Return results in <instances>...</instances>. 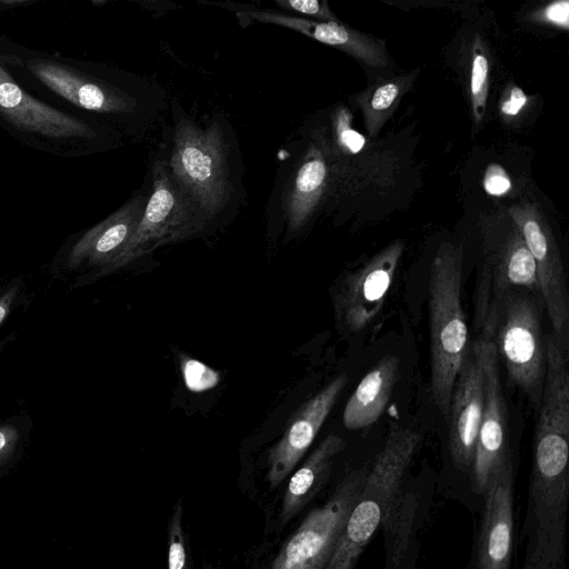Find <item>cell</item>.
<instances>
[{"instance_id":"19","label":"cell","mask_w":569,"mask_h":569,"mask_svg":"<svg viewBox=\"0 0 569 569\" xmlns=\"http://www.w3.org/2000/svg\"><path fill=\"white\" fill-rule=\"evenodd\" d=\"M328 167L322 151L310 144L287 188L284 210L288 230H300L313 214L322 197Z\"/></svg>"},{"instance_id":"31","label":"cell","mask_w":569,"mask_h":569,"mask_svg":"<svg viewBox=\"0 0 569 569\" xmlns=\"http://www.w3.org/2000/svg\"><path fill=\"white\" fill-rule=\"evenodd\" d=\"M4 316H6V308L0 305V322L4 318Z\"/></svg>"},{"instance_id":"22","label":"cell","mask_w":569,"mask_h":569,"mask_svg":"<svg viewBox=\"0 0 569 569\" xmlns=\"http://www.w3.org/2000/svg\"><path fill=\"white\" fill-rule=\"evenodd\" d=\"M168 569H188L181 500L176 505L168 528Z\"/></svg>"},{"instance_id":"12","label":"cell","mask_w":569,"mask_h":569,"mask_svg":"<svg viewBox=\"0 0 569 569\" xmlns=\"http://www.w3.org/2000/svg\"><path fill=\"white\" fill-rule=\"evenodd\" d=\"M403 251L399 240L349 273L335 297L338 322L349 333L368 327L380 312Z\"/></svg>"},{"instance_id":"29","label":"cell","mask_w":569,"mask_h":569,"mask_svg":"<svg viewBox=\"0 0 569 569\" xmlns=\"http://www.w3.org/2000/svg\"><path fill=\"white\" fill-rule=\"evenodd\" d=\"M526 102V93L519 87H513L510 91L509 99L502 102L501 111L506 116H517Z\"/></svg>"},{"instance_id":"7","label":"cell","mask_w":569,"mask_h":569,"mask_svg":"<svg viewBox=\"0 0 569 569\" xmlns=\"http://www.w3.org/2000/svg\"><path fill=\"white\" fill-rule=\"evenodd\" d=\"M481 231L483 259L475 296L478 331L491 308L512 290L529 291L541 300L533 258L508 212L489 218Z\"/></svg>"},{"instance_id":"3","label":"cell","mask_w":569,"mask_h":569,"mask_svg":"<svg viewBox=\"0 0 569 569\" xmlns=\"http://www.w3.org/2000/svg\"><path fill=\"white\" fill-rule=\"evenodd\" d=\"M230 151L218 121L201 126L188 117L176 120L167 168L206 224L222 214L234 197Z\"/></svg>"},{"instance_id":"13","label":"cell","mask_w":569,"mask_h":569,"mask_svg":"<svg viewBox=\"0 0 569 569\" xmlns=\"http://www.w3.org/2000/svg\"><path fill=\"white\" fill-rule=\"evenodd\" d=\"M477 549L478 569H510L513 543V468L510 457L491 475Z\"/></svg>"},{"instance_id":"25","label":"cell","mask_w":569,"mask_h":569,"mask_svg":"<svg viewBox=\"0 0 569 569\" xmlns=\"http://www.w3.org/2000/svg\"><path fill=\"white\" fill-rule=\"evenodd\" d=\"M351 116L348 110L341 109L336 119L337 140L340 146L351 153H358L366 144L365 137L351 128Z\"/></svg>"},{"instance_id":"16","label":"cell","mask_w":569,"mask_h":569,"mask_svg":"<svg viewBox=\"0 0 569 569\" xmlns=\"http://www.w3.org/2000/svg\"><path fill=\"white\" fill-rule=\"evenodd\" d=\"M238 17L298 31L325 44L336 47L373 67H382L387 62L383 47L380 43L340 21L323 22L282 12L250 10L239 12Z\"/></svg>"},{"instance_id":"10","label":"cell","mask_w":569,"mask_h":569,"mask_svg":"<svg viewBox=\"0 0 569 569\" xmlns=\"http://www.w3.org/2000/svg\"><path fill=\"white\" fill-rule=\"evenodd\" d=\"M507 212L519 228L533 258L542 306L550 319L552 335L568 350L569 295L561 254L552 230L533 204H515Z\"/></svg>"},{"instance_id":"24","label":"cell","mask_w":569,"mask_h":569,"mask_svg":"<svg viewBox=\"0 0 569 569\" xmlns=\"http://www.w3.org/2000/svg\"><path fill=\"white\" fill-rule=\"evenodd\" d=\"M283 11L297 13L299 18L316 21H339L330 11L326 1L318 0H276Z\"/></svg>"},{"instance_id":"28","label":"cell","mask_w":569,"mask_h":569,"mask_svg":"<svg viewBox=\"0 0 569 569\" xmlns=\"http://www.w3.org/2000/svg\"><path fill=\"white\" fill-rule=\"evenodd\" d=\"M543 17L547 21L563 29H568L569 2L562 0L549 4L543 11Z\"/></svg>"},{"instance_id":"14","label":"cell","mask_w":569,"mask_h":569,"mask_svg":"<svg viewBox=\"0 0 569 569\" xmlns=\"http://www.w3.org/2000/svg\"><path fill=\"white\" fill-rule=\"evenodd\" d=\"M483 405L482 369L472 346L457 376L447 417L450 455L462 471L471 469Z\"/></svg>"},{"instance_id":"30","label":"cell","mask_w":569,"mask_h":569,"mask_svg":"<svg viewBox=\"0 0 569 569\" xmlns=\"http://www.w3.org/2000/svg\"><path fill=\"white\" fill-rule=\"evenodd\" d=\"M8 446V438L6 436V433H3L2 431H0V453L2 451H4V449L7 448Z\"/></svg>"},{"instance_id":"8","label":"cell","mask_w":569,"mask_h":569,"mask_svg":"<svg viewBox=\"0 0 569 569\" xmlns=\"http://www.w3.org/2000/svg\"><path fill=\"white\" fill-rule=\"evenodd\" d=\"M369 467L348 472L329 499L311 510L281 547L270 569H323L359 499Z\"/></svg>"},{"instance_id":"4","label":"cell","mask_w":569,"mask_h":569,"mask_svg":"<svg viewBox=\"0 0 569 569\" xmlns=\"http://www.w3.org/2000/svg\"><path fill=\"white\" fill-rule=\"evenodd\" d=\"M462 253L442 243L429 277L431 395L447 419L457 376L469 352L468 328L461 301Z\"/></svg>"},{"instance_id":"6","label":"cell","mask_w":569,"mask_h":569,"mask_svg":"<svg viewBox=\"0 0 569 569\" xmlns=\"http://www.w3.org/2000/svg\"><path fill=\"white\" fill-rule=\"evenodd\" d=\"M539 303L526 290H512L496 303L479 333L493 342L508 376L539 407L546 375V338L541 333Z\"/></svg>"},{"instance_id":"17","label":"cell","mask_w":569,"mask_h":569,"mask_svg":"<svg viewBox=\"0 0 569 569\" xmlns=\"http://www.w3.org/2000/svg\"><path fill=\"white\" fill-rule=\"evenodd\" d=\"M400 360L382 358L359 382L343 410V425L360 430L375 423L385 411L399 379Z\"/></svg>"},{"instance_id":"11","label":"cell","mask_w":569,"mask_h":569,"mask_svg":"<svg viewBox=\"0 0 569 569\" xmlns=\"http://www.w3.org/2000/svg\"><path fill=\"white\" fill-rule=\"evenodd\" d=\"M472 346L482 369L485 405L470 475L473 490L482 495L493 471L509 458L508 411L500 383L499 358L492 340L479 333Z\"/></svg>"},{"instance_id":"5","label":"cell","mask_w":569,"mask_h":569,"mask_svg":"<svg viewBox=\"0 0 569 569\" xmlns=\"http://www.w3.org/2000/svg\"><path fill=\"white\" fill-rule=\"evenodd\" d=\"M421 441L411 427H395L369 468L337 547L323 569H352L395 503L407 468Z\"/></svg>"},{"instance_id":"18","label":"cell","mask_w":569,"mask_h":569,"mask_svg":"<svg viewBox=\"0 0 569 569\" xmlns=\"http://www.w3.org/2000/svg\"><path fill=\"white\" fill-rule=\"evenodd\" d=\"M149 192H136L118 210L89 230L76 246V251L89 254L94 260L111 262L133 234Z\"/></svg>"},{"instance_id":"20","label":"cell","mask_w":569,"mask_h":569,"mask_svg":"<svg viewBox=\"0 0 569 569\" xmlns=\"http://www.w3.org/2000/svg\"><path fill=\"white\" fill-rule=\"evenodd\" d=\"M346 441L336 433L328 435L291 476L282 500V522L290 520L327 480L333 459L343 451Z\"/></svg>"},{"instance_id":"2","label":"cell","mask_w":569,"mask_h":569,"mask_svg":"<svg viewBox=\"0 0 569 569\" xmlns=\"http://www.w3.org/2000/svg\"><path fill=\"white\" fill-rule=\"evenodd\" d=\"M27 72L47 92L114 129L139 109L128 80L101 64L33 50L18 43Z\"/></svg>"},{"instance_id":"23","label":"cell","mask_w":569,"mask_h":569,"mask_svg":"<svg viewBox=\"0 0 569 569\" xmlns=\"http://www.w3.org/2000/svg\"><path fill=\"white\" fill-rule=\"evenodd\" d=\"M181 371L187 388L191 391H204L219 382V375L202 362L187 358L181 361Z\"/></svg>"},{"instance_id":"21","label":"cell","mask_w":569,"mask_h":569,"mask_svg":"<svg viewBox=\"0 0 569 569\" xmlns=\"http://www.w3.org/2000/svg\"><path fill=\"white\" fill-rule=\"evenodd\" d=\"M489 63L480 43L475 44L471 67L470 92L477 123H480L488 96Z\"/></svg>"},{"instance_id":"26","label":"cell","mask_w":569,"mask_h":569,"mask_svg":"<svg viewBox=\"0 0 569 569\" xmlns=\"http://www.w3.org/2000/svg\"><path fill=\"white\" fill-rule=\"evenodd\" d=\"M483 188L491 196H502L510 190L511 182L509 176L501 166L497 163L488 166L485 173Z\"/></svg>"},{"instance_id":"15","label":"cell","mask_w":569,"mask_h":569,"mask_svg":"<svg viewBox=\"0 0 569 569\" xmlns=\"http://www.w3.org/2000/svg\"><path fill=\"white\" fill-rule=\"evenodd\" d=\"M347 382L348 377L339 375L293 415L269 452L267 478L272 488L287 478L309 449Z\"/></svg>"},{"instance_id":"9","label":"cell","mask_w":569,"mask_h":569,"mask_svg":"<svg viewBox=\"0 0 569 569\" xmlns=\"http://www.w3.org/2000/svg\"><path fill=\"white\" fill-rule=\"evenodd\" d=\"M207 224L171 178L166 160L152 167V186L140 221L123 249L110 262L120 267L159 246L190 238Z\"/></svg>"},{"instance_id":"1","label":"cell","mask_w":569,"mask_h":569,"mask_svg":"<svg viewBox=\"0 0 569 569\" xmlns=\"http://www.w3.org/2000/svg\"><path fill=\"white\" fill-rule=\"evenodd\" d=\"M0 127L36 151L62 158L113 148L117 132L44 91L27 72L18 43L0 36Z\"/></svg>"},{"instance_id":"27","label":"cell","mask_w":569,"mask_h":569,"mask_svg":"<svg viewBox=\"0 0 569 569\" xmlns=\"http://www.w3.org/2000/svg\"><path fill=\"white\" fill-rule=\"evenodd\" d=\"M399 94V87L393 82H388L376 89L370 100V108L373 111L381 112L392 106Z\"/></svg>"}]
</instances>
